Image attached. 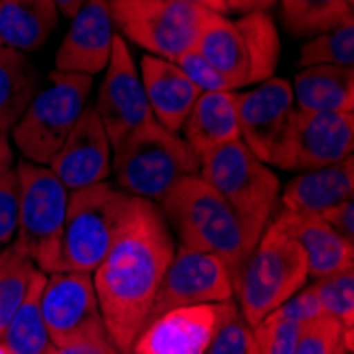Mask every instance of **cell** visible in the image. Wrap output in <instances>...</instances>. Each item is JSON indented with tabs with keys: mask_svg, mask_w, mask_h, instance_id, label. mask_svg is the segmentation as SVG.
<instances>
[{
	"mask_svg": "<svg viewBox=\"0 0 354 354\" xmlns=\"http://www.w3.org/2000/svg\"><path fill=\"white\" fill-rule=\"evenodd\" d=\"M174 242L162 210L130 196L115 238L95 268L93 286L104 327L121 354H130L174 257Z\"/></svg>",
	"mask_w": 354,
	"mask_h": 354,
	"instance_id": "obj_1",
	"label": "cell"
},
{
	"mask_svg": "<svg viewBox=\"0 0 354 354\" xmlns=\"http://www.w3.org/2000/svg\"><path fill=\"white\" fill-rule=\"evenodd\" d=\"M159 204L176 227L183 246L221 257L232 272V280L238 276L252 246L238 214L218 191L200 174H193L180 178Z\"/></svg>",
	"mask_w": 354,
	"mask_h": 354,
	"instance_id": "obj_2",
	"label": "cell"
},
{
	"mask_svg": "<svg viewBox=\"0 0 354 354\" xmlns=\"http://www.w3.org/2000/svg\"><path fill=\"white\" fill-rule=\"evenodd\" d=\"M196 49L236 91L274 77L280 37L268 11L242 13L238 19L208 13Z\"/></svg>",
	"mask_w": 354,
	"mask_h": 354,
	"instance_id": "obj_3",
	"label": "cell"
},
{
	"mask_svg": "<svg viewBox=\"0 0 354 354\" xmlns=\"http://www.w3.org/2000/svg\"><path fill=\"white\" fill-rule=\"evenodd\" d=\"M308 278L304 248L276 223L268 225L234 278V293L240 299V316L252 329L306 286Z\"/></svg>",
	"mask_w": 354,
	"mask_h": 354,
	"instance_id": "obj_4",
	"label": "cell"
},
{
	"mask_svg": "<svg viewBox=\"0 0 354 354\" xmlns=\"http://www.w3.org/2000/svg\"><path fill=\"white\" fill-rule=\"evenodd\" d=\"M111 164L121 191L149 202H162L180 178L200 172V157L157 119L127 136Z\"/></svg>",
	"mask_w": 354,
	"mask_h": 354,
	"instance_id": "obj_5",
	"label": "cell"
},
{
	"mask_svg": "<svg viewBox=\"0 0 354 354\" xmlns=\"http://www.w3.org/2000/svg\"><path fill=\"white\" fill-rule=\"evenodd\" d=\"M198 174L232 206L254 248L280 196L278 176L244 145L242 138L202 155Z\"/></svg>",
	"mask_w": 354,
	"mask_h": 354,
	"instance_id": "obj_6",
	"label": "cell"
},
{
	"mask_svg": "<svg viewBox=\"0 0 354 354\" xmlns=\"http://www.w3.org/2000/svg\"><path fill=\"white\" fill-rule=\"evenodd\" d=\"M91 89L89 75L53 71L11 130L30 164L47 166L81 119Z\"/></svg>",
	"mask_w": 354,
	"mask_h": 354,
	"instance_id": "obj_7",
	"label": "cell"
},
{
	"mask_svg": "<svg viewBox=\"0 0 354 354\" xmlns=\"http://www.w3.org/2000/svg\"><path fill=\"white\" fill-rule=\"evenodd\" d=\"M127 200L130 193L115 189L106 180L71 191L57 272L91 274L100 266L115 238Z\"/></svg>",
	"mask_w": 354,
	"mask_h": 354,
	"instance_id": "obj_8",
	"label": "cell"
},
{
	"mask_svg": "<svg viewBox=\"0 0 354 354\" xmlns=\"http://www.w3.org/2000/svg\"><path fill=\"white\" fill-rule=\"evenodd\" d=\"M19 216L15 246L45 274L57 272L71 191L45 166L19 162Z\"/></svg>",
	"mask_w": 354,
	"mask_h": 354,
	"instance_id": "obj_9",
	"label": "cell"
},
{
	"mask_svg": "<svg viewBox=\"0 0 354 354\" xmlns=\"http://www.w3.org/2000/svg\"><path fill=\"white\" fill-rule=\"evenodd\" d=\"M113 26L149 51V55L176 62L198 45L206 11L178 0H109Z\"/></svg>",
	"mask_w": 354,
	"mask_h": 354,
	"instance_id": "obj_10",
	"label": "cell"
},
{
	"mask_svg": "<svg viewBox=\"0 0 354 354\" xmlns=\"http://www.w3.org/2000/svg\"><path fill=\"white\" fill-rule=\"evenodd\" d=\"M354 149V115L295 109L270 164L288 172H308L337 164Z\"/></svg>",
	"mask_w": 354,
	"mask_h": 354,
	"instance_id": "obj_11",
	"label": "cell"
},
{
	"mask_svg": "<svg viewBox=\"0 0 354 354\" xmlns=\"http://www.w3.org/2000/svg\"><path fill=\"white\" fill-rule=\"evenodd\" d=\"M230 299H234V280L221 257L180 244L164 274L149 320L176 308Z\"/></svg>",
	"mask_w": 354,
	"mask_h": 354,
	"instance_id": "obj_12",
	"label": "cell"
},
{
	"mask_svg": "<svg viewBox=\"0 0 354 354\" xmlns=\"http://www.w3.org/2000/svg\"><path fill=\"white\" fill-rule=\"evenodd\" d=\"M93 109L104 125L113 149H117L127 136L155 119L138 68L121 35L113 37V49L104 68V81L100 85L98 102Z\"/></svg>",
	"mask_w": 354,
	"mask_h": 354,
	"instance_id": "obj_13",
	"label": "cell"
},
{
	"mask_svg": "<svg viewBox=\"0 0 354 354\" xmlns=\"http://www.w3.org/2000/svg\"><path fill=\"white\" fill-rule=\"evenodd\" d=\"M238 312L234 299L170 310L149 320L130 354H204L216 331Z\"/></svg>",
	"mask_w": 354,
	"mask_h": 354,
	"instance_id": "obj_14",
	"label": "cell"
},
{
	"mask_svg": "<svg viewBox=\"0 0 354 354\" xmlns=\"http://www.w3.org/2000/svg\"><path fill=\"white\" fill-rule=\"evenodd\" d=\"M41 312L53 346L106 329L93 278L87 272L47 274Z\"/></svg>",
	"mask_w": 354,
	"mask_h": 354,
	"instance_id": "obj_15",
	"label": "cell"
},
{
	"mask_svg": "<svg viewBox=\"0 0 354 354\" xmlns=\"http://www.w3.org/2000/svg\"><path fill=\"white\" fill-rule=\"evenodd\" d=\"M234 100L240 121V138L263 164H270L295 111L291 83L272 77L250 91L234 93Z\"/></svg>",
	"mask_w": 354,
	"mask_h": 354,
	"instance_id": "obj_16",
	"label": "cell"
},
{
	"mask_svg": "<svg viewBox=\"0 0 354 354\" xmlns=\"http://www.w3.org/2000/svg\"><path fill=\"white\" fill-rule=\"evenodd\" d=\"M111 140L95 109H85L49 170L68 191L104 183L111 174Z\"/></svg>",
	"mask_w": 354,
	"mask_h": 354,
	"instance_id": "obj_17",
	"label": "cell"
},
{
	"mask_svg": "<svg viewBox=\"0 0 354 354\" xmlns=\"http://www.w3.org/2000/svg\"><path fill=\"white\" fill-rule=\"evenodd\" d=\"M113 37L109 0H85L55 53V71L89 77L102 73L111 57Z\"/></svg>",
	"mask_w": 354,
	"mask_h": 354,
	"instance_id": "obj_18",
	"label": "cell"
},
{
	"mask_svg": "<svg viewBox=\"0 0 354 354\" xmlns=\"http://www.w3.org/2000/svg\"><path fill=\"white\" fill-rule=\"evenodd\" d=\"M274 223L304 248L310 278H323L354 263V244L342 238L320 214L284 210Z\"/></svg>",
	"mask_w": 354,
	"mask_h": 354,
	"instance_id": "obj_19",
	"label": "cell"
},
{
	"mask_svg": "<svg viewBox=\"0 0 354 354\" xmlns=\"http://www.w3.org/2000/svg\"><path fill=\"white\" fill-rule=\"evenodd\" d=\"M140 81L153 117L170 132H178L202 91L174 62L155 55L142 57Z\"/></svg>",
	"mask_w": 354,
	"mask_h": 354,
	"instance_id": "obj_20",
	"label": "cell"
},
{
	"mask_svg": "<svg viewBox=\"0 0 354 354\" xmlns=\"http://www.w3.org/2000/svg\"><path fill=\"white\" fill-rule=\"evenodd\" d=\"M354 200V157L318 170L301 172L282 191V206L286 212L320 214L331 206Z\"/></svg>",
	"mask_w": 354,
	"mask_h": 354,
	"instance_id": "obj_21",
	"label": "cell"
},
{
	"mask_svg": "<svg viewBox=\"0 0 354 354\" xmlns=\"http://www.w3.org/2000/svg\"><path fill=\"white\" fill-rule=\"evenodd\" d=\"M320 316H325V312L318 304L314 286H301L291 299L252 327V342L259 354H293L306 325Z\"/></svg>",
	"mask_w": 354,
	"mask_h": 354,
	"instance_id": "obj_22",
	"label": "cell"
},
{
	"mask_svg": "<svg viewBox=\"0 0 354 354\" xmlns=\"http://www.w3.org/2000/svg\"><path fill=\"white\" fill-rule=\"evenodd\" d=\"M183 140L198 157L240 138L234 91H204L183 123Z\"/></svg>",
	"mask_w": 354,
	"mask_h": 354,
	"instance_id": "obj_23",
	"label": "cell"
},
{
	"mask_svg": "<svg viewBox=\"0 0 354 354\" xmlns=\"http://www.w3.org/2000/svg\"><path fill=\"white\" fill-rule=\"evenodd\" d=\"M53 0H0V43L19 53L41 49L57 26Z\"/></svg>",
	"mask_w": 354,
	"mask_h": 354,
	"instance_id": "obj_24",
	"label": "cell"
},
{
	"mask_svg": "<svg viewBox=\"0 0 354 354\" xmlns=\"http://www.w3.org/2000/svg\"><path fill=\"white\" fill-rule=\"evenodd\" d=\"M293 100L299 111H354V68L350 66H308L295 75Z\"/></svg>",
	"mask_w": 354,
	"mask_h": 354,
	"instance_id": "obj_25",
	"label": "cell"
},
{
	"mask_svg": "<svg viewBox=\"0 0 354 354\" xmlns=\"http://www.w3.org/2000/svg\"><path fill=\"white\" fill-rule=\"evenodd\" d=\"M41 77L24 53L0 47V136H7L39 91Z\"/></svg>",
	"mask_w": 354,
	"mask_h": 354,
	"instance_id": "obj_26",
	"label": "cell"
},
{
	"mask_svg": "<svg viewBox=\"0 0 354 354\" xmlns=\"http://www.w3.org/2000/svg\"><path fill=\"white\" fill-rule=\"evenodd\" d=\"M47 274L39 270L30 284V291L19 306V310L13 314L5 331L0 333L5 346L11 350V354H47L53 346L45 327L43 312H41V293L45 286Z\"/></svg>",
	"mask_w": 354,
	"mask_h": 354,
	"instance_id": "obj_27",
	"label": "cell"
},
{
	"mask_svg": "<svg viewBox=\"0 0 354 354\" xmlns=\"http://www.w3.org/2000/svg\"><path fill=\"white\" fill-rule=\"evenodd\" d=\"M282 19L295 37H316L354 21L346 0H280Z\"/></svg>",
	"mask_w": 354,
	"mask_h": 354,
	"instance_id": "obj_28",
	"label": "cell"
},
{
	"mask_svg": "<svg viewBox=\"0 0 354 354\" xmlns=\"http://www.w3.org/2000/svg\"><path fill=\"white\" fill-rule=\"evenodd\" d=\"M37 274V263L15 244L0 252V333L24 304Z\"/></svg>",
	"mask_w": 354,
	"mask_h": 354,
	"instance_id": "obj_29",
	"label": "cell"
},
{
	"mask_svg": "<svg viewBox=\"0 0 354 354\" xmlns=\"http://www.w3.org/2000/svg\"><path fill=\"white\" fill-rule=\"evenodd\" d=\"M299 66H350L354 68V21L316 35L299 51Z\"/></svg>",
	"mask_w": 354,
	"mask_h": 354,
	"instance_id": "obj_30",
	"label": "cell"
},
{
	"mask_svg": "<svg viewBox=\"0 0 354 354\" xmlns=\"http://www.w3.org/2000/svg\"><path fill=\"white\" fill-rule=\"evenodd\" d=\"M325 316L335 318L344 329L354 327V263L312 282Z\"/></svg>",
	"mask_w": 354,
	"mask_h": 354,
	"instance_id": "obj_31",
	"label": "cell"
},
{
	"mask_svg": "<svg viewBox=\"0 0 354 354\" xmlns=\"http://www.w3.org/2000/svg\"><path fill=\"white\" fill-rule=\"evenodd\" d=\"M19 174L13 164L0 166V246L9 244L17 232Z\"/></svg>",
	"mask_w": 354,
	"mask_h": 354,
	"instance_id": "obj_32",
	"label": "cell"
},
{
	"mask_svg": "<svg viewBox=\"0 0 354 354\" xmlns=\"http://www.w3.org/2000/svg\"><path fill=\"white\" fill-rule=\"evenodd\" d=\"M342 325L331 316H320L306 325L293 354H335L342 348Z\"/></svg>",
	"mask_w": 354,
	"mask_h": 354,
	"instance_id": "obj_33",
	"label": "cell"
},
{
	"mask_svg": "<svg viewBox=\"0 0 354 354\" xmlns=\"http://www.w3.org/2000/svg\"><path fill=\"white\" fill-rule=\"evenodd\" d=\"M174 64L202 93L204 91H234L230 87V83L225 81V77L212 66V64L196 47L185 51Z\"/></svg>",
	"mask_w": 354,
	"mask_h": 354,
	"instance_id": "obj_34",
	"label": "cell"
},
{
	"mask_svg": "<svg viewBox=\"0 0 354 354\" xmlns=\"http://www.w3.org/2000/svg\"><path fill=\"white\" fill-rule=\"evenodd\" d=\"M250 344L252 329L246 325V320L238 312L216 331L204 354H246Z\"/></svg>",
	"mask_w": 354,
	"mask_h": 354,
	"instance_id": "obj_35",
	"label": "cell"
},
{
	"mask_svg": "<svg viewBox=\"0 0 354 354\" xmlns=\"http://www.w3.org/2000/svg\"><path fill=\"white\" fill-rule=\"evenodd\" d=\"M47 354H121V352L117 350L109 331L102 329V331L77 337L73 342H66V344L51 346Z\"/></svg>",
	"mask_w": 354,
	"mask_h": 354,
	"instance_id": "obj_36",
	"label": "cell"
},
{
	"mask_svg": "<svg viewBox=\"0 0 354 354\" xmlns=\"http://www.w3.org/2000/svg\"><path fill=\"white\" fill-rule=\"evenodd\" d=\"M323 221L342 236L348 242L354 244V200H346L337 206L327 208L325 212H320Z\"/></svg>",
	"mask_w": 354,
	"mask_h": 354,
	"instance_id": "obj_37",
	"label": "cell"
},
{
	"mask_svg": "<svg viewBox=\"0 0 354 354\" xmlns=\"http://www.w3.org/2000/svg\"><path fill=\"white\" fill-rule=\"evenodd\" d=\"M276 5V0H227L230 11L250 13V11H268Z\"/></svg>",
	"mask_w": 354,
	"mask_h": 354,
	"instance_id": "obj_38",
	"label": "cell"
},
{
	"mask_svg": "<svg viewBox=\"0 0 354 354\" xmlns=\"http://www.w3.org/2000/svg\"><path fill=\"white\" fill-rule=\"evenodd\" d=\"M178 3L196 5V7H202V9L212 11V13H218V15H227V13H232L230 7H227V0H178Z\"/></svg>",
	"mask_w": 354,
	"mask_h": 354,
	"instance_id": "obj_39",
	"label": "cell"
},
{
	"mask_svg": "<svg viewBox=\"0 0 354 354\" xmlns=\"http://www.w3.org/2000/svg\"><path fill=\"white\" fill-rule=\"evenodd\" d=\"M53 3H55L57 11H59L64 17L73 19V15L81 9V5L85 3V0H53Z\"/></svg>",
	"mask_w": 354,
	"mask_h": 354,
	"instance_id": "obj_40",
	"label": "cell"
},
{
	"mask_svg": "<svg viewBox=\"0 0 354 354\" xmlns=\"http://www.w3.org/2000/svg\"><path fill=\"white\" fill-rule=\"evenodd\" d=\"M3 164H13V153L7 142V136H0V166Z\"/></svg>",
	"mask_w": 354,
	"mask_h": 354,
	"instance_id": "obj_41",
	"label": "cell"
},
{
	"mask_svg": "<svg viewBox=\"0 0 354 354\" xmlns=\"http://www.w3.org/2000/svg\"><path fill=\"white\" fill-rule=\"evenodd\" d=\"M0 354H11V350L5 346V342H3V337H0Z\"/></svg>",
	"mask_w": 354,
	"mask_h": 354,
	"instance_id": "obj_42",
	"label": "cell"
},
{
	"mask_svg": "<svg viewBox=\"0 0 354 354\" xmlns=\"http://www.w3.org/2000/svg\"><path fill=\"white\" fill-rule=\"evenodd\" d=\"M246 354H259V350H257V346H254V342L250 344V348H248V352Z\"/></svg>",
	"mask_w": 354,
	"mask_h": 354,
	"instance_id": "obj_43",
	"label": "cell"
},
{
	"mask_svg": "<svg viewBox=\"0 0 354 354\" xmlns=\"http://www.w3.org/2000/svg\"><path fill=\"white\" fill-rule=\"evenodd\" d=\"M335 354H352V352H348V350H346V348H344V346H342V348H339V350H337V352H335Z\"/></svg>",
	"mask_w": 354,
	"mask_h": 354,
	"instance_id": "obj_44",
	"label": "cell"
},
{
	"mask_svg": "<svg viewBox=\"0 0 354 354\" xmlns=\"http://www.w3.org/2000/svg\"><path fill=\"white\" fill-rule=\"evenodd\" d=\"M346 3H348V5H352V3H354V0H346Z\"/></svg>",
	"mask_w": 354,
	"mask_h": 354,
	"instance_id": "obj_45",
	"label": "cell"
},
{
	"mask_svg": "<svg viewBox=\"0 0 354 354\" xmlns=\"http://www.w3.org/2000/svg\"><path fill=\"white\" fill-rule=\"evenodd\" d=\"M0 47H3V43H0Z\"/></svg>",
	"mask_w": 354,
	"mask_h": 354,
	"instance_id": "obj_46",
	"label": "cell"
}]
</instances>
